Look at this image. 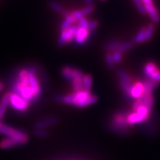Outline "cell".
Returning <instances> with one entry per match:
<instances>
[{"mask_svg": "<svg viewBox=\"0 0 160 160\" xmlns=\"http://www.w3.org/2000/svg\"><path fill=\"white\" fill-rule=\"evenodd\" d=\"M132 1H133V4H134L136 8H137V9L138 10V11H139L141 14L142 15L147 14V13H146L145 7H144L143 3L142 2L141 0H132Z\"/></svg>", "mask_w": 160, "mask_h": 160, "instance_id": "25", "label": "cell"}, {"mask_svg": "<svg viewBox=\"0 0 160 160\" xmlns=\"http://www.w3.org/2000/svg\"><path fill=\"white\" fill-rule=\"evenodd\" d=\"M144 74L148 79L155 81L157 77L160 73V70L157 64L153 62H149L146 63L143 68ZM156 82V81H155Z\"/></svg>", "mask_w": 160, "mask_h": 160, "instance_id": "9", "label": "cell"}, {"mask_svg": "<svg viewBox=\"0 0 160 160\" xmlns=\"http://www.w3.org/2000/svg\"><path fill=\"white\" fill-rule=\"evenodd\" d=\"M117 77H119V81L126 82H131V83L133 82V78L131 77V75H130L128 72H126L122 69L117 70Z\"/></svg>", "mask_w": 160, "mask_h": 160, "instance_id": "16", "label": "cell"}, {"mask_svg": "<svg viewBox=\"0 0 160 160\" xmlns=\"http://www.w3.org/2000/svg\"><path fill=\"white\" fill-rule=\"evenodd\" d=\"M98 25H99V22H98L97 20H91V21H89V25H88L89 31L91 33V32L95 31L96 28L98 27Z\"/></svg>", "mask_w": 160, "mask_h": 160, "instance_id": "30", "label": "cell"}, {"mask_svg": "<svg viewBox=\"0 0 160 160\" xmlns=\"http://www.w3.org/2000/svg\"><path fill=\"white\" fill-rule=\"evenodd\" d=\"M155 81L157 82H160V73L159 74V76L157 77V79H156Z\"/></svg>", "mask_w": 160, "mask_h": 160, "instance_id": "32", "label": "cell"}, {"mask_svg": "<svg viewBox=\"0 0 160 160\" xmlns=\"http://www.w3.org/2000/svg\"><path fill=\"white\" fill-rule=\"evenodd\" d=\"M61 73L62 76L71 83L75 81H82L85 76V73L82 71L70 66H65L62 68Z\"/></svg>", "mask_w": 160, "mask_h": 160, "instance_id": "5", "label": "cell"}, {"mask_svg": "<svg viewBox=\"0 0 160 160\" xmlns=\"http://www.w3.org/2000/svg\"><path fill=\"white\" fill-rule=\"evenodd\" d=\"M145 27H142L137 33V35L133 37V42L134 44H141L144 42V39H145Z\"/></svg>", "mask_w": 160, "mask_h": 160, "instance_id": "21", "label": "cell"}, {"mask_svg": "<svg viewBox=\"0 0 160 160\" xmlns=\"http://www.w3.org/2000/svg\"><path fill=\"white\" fill-rule=\"evenodd\" d=\"M143 84L145 86V93H153V91L157 88L158 86V82L149 79L144 80Z\"/></svg>", "mask_w": 160, "mask_h": 160, "instance_id": "15", "label": "cell"}, {"mask_svg": "<svg viewBox=\"0 0 160 160\" xmlns=\"http://www.w3.org/2000/svg\"><path fill=\"white\" fill-rule=\"evenodd\" d=\"M94 10H95V8L93 7V5H87L86 7L80 9V11H81L84 17H86V16L91 14V13L94 11Z\"/></svg>", "mask_w": 160, "mask_h": 160, "instance_id": "28", "label": "cell"}, {"mask_svg": "<svg viewBox=\"0 0 160 160\" xmlns=\"http://www.w3.org/2000/svg\"><path fill=\"white\" fill-rule=\"evenodd\" d=\"M29 74V84L31 86L32 91H33L36 98L38 100L41 97L42 93V89L41 84L39 80V78L37 77V70L35 67L28 68Z\"/></svg>", "mask_w": 160, "mask_h": 160, "instance_id": "4", "label": "cell"}, {"mask_svg": "<svg viewBox=\"0 0 160 160\" xmlns=\"http://www.w3.org/2000/svg\"><path fill=\"white\" fill-rule=\"evenodd\" d=\"M77 30L78 26L77 25H73L68 28L61 31L59 37L58 39V45L62 47L66 44L72 42L75 39Z\"/></svg>", "mask_w": 160, "mask_h": 160, "instance_id": "6", "label": "cell"}, {"mask_svg": "<svg viewBox=\"0 0 160 160\" xmlns=\"http://www.w3.org/2000/svg\"><path fill=\"white\" fill-rule=\"evenodd\" d=\"M10 92L6 93L0 100V120L5 117L8 105H9Z\"/></svg>", "mask_w": 160, "mask_h": 160, "instance_id": "13", "label": "cell"}, {"mask_svg": "<svg viewBox=\"0 0 160 160\" xmlns=\"http://www.w3.org/2000/svg\"><path fill=\"white\" fill-rule=\"evenodd\" d=\"M48 5L49 7L51 8L53 11L57 12V13H60V14L63 15V13L65 12V10L63 8V6L60 5V4L59 2H57L51 0V1H50L48 2Z\"/></svg>", "mask_w": 160, "mask_h": 160, "instance_id": "19", "label": "cell"}, {"mask_svg": "<svg viewBox=\"0 0 160 160\" xmlns=\"http://www.w3.org/2000/svg\"><path fill=\"white\" fill-rule=\"evenodd\" d=\"M59 122V118L57 117H48L45 119L40 120L35 124V128L38 129H46L47 128L57 124Z\"/></svg>", "mask_w": 160, "mask_h": 160, "instance_id": "12", "label": "cell"}, {"mask_svg": "<svg viewBox=\"0 0 160 160\" xmlns=\"http://www.w3.org/2000/svg\"><path fill=\"white\" fill-rule=\"evenodd\" d=\"M21 145L22 144L17 142V140L11 139V138H7V139H4L0 142V148L8 149Z\"/></svg>", "mask_w": 160, "mask_h": 160, "instance_id": "14", "label": "cell"}, {"mask_svg": "<svg viewBox=\"0 0 160 160\" xmlns=\"http://www.w3.org/2000/svg\"><path fill=\"white\" fill-rule=\"evenodd\" d=\"M101 1H103V2H105V1H106V0H101Z\"/></svg>", "mask_w": 160, "mask_h": 160, "instance_id": "34", "label": "cell"}, {"mask_svg": "<svg viewBox=\"0 0 160 160\" xmlns=\"http://www.w3.org/2000/svg\"><path fill=\"white\" fill-rule=\"evenodd\" d=\"M90 35H91V32L89 31L88 29L81 28H78L77 34L75 37V42L78 45H83L89 39Z\"/></svg>", "mask_w": 160, "mask_h": 160, "instance_id": "11", "label": "cell"}, {"mask_svg": "<svg viewBox=\"0 0 160 160\" xmlns=\"http://www.w3.org/2000/svg\"><path fill=\"white\" fill-rule=\"evenodd\" d=\"M88 25H89V20L87 19L85 17H82L81 19H79L77 22V25L78 28H85L88 29Z\"/></svg>", "mask_w": 160, "mask_h": 160, "instance_id": "26", "label": "cell"}, {"mask_svg": "<svg viewBox=\"0 0 160 160\" xmlns=\"http://www.w3.org/2000/svg\"><path fill=\"white\" fill-rule=\"evenodd\" d=\"M145 93V86H144L143 82L136 81L132 85L131 91H130L129 97L132 99H138L142 97Z\"/></svg>", "mask_w": 160, "mask_h": 160, "instance_id": "10", "label": "cell"}, {"mask_svg": "<svg viewBox=\"0 0 160 160\" xmlns=\"http://www.w3.org/2000/svg\"><path fill=\"white\" fill-rule=\"evenodd\" d=\"M0 133L7 136L8 138L17 140L22 145L28 142L29 140L28 135L25 132L6 125L1 122H0Z\"/></svg>", "mask_w": 160, "mask_h": 160, "instance_id": "3", "label": "cell"}, {"mask_svg": "<svg viewBox=\"0 0 160 160\" xmlns=\"http://www.w3.org/2000/svg\"><path fill=\"white\" fill-rule=\"evenodd\" d=\"M85 1L88 5H92L93 4V0H85Z\"/></svg>", "mask_w": 160, "mask_h": 160, "instance_id": "31", "label": "cell"}, {"mask_svg": "<svg viewBox=\"0 0 160 160\" xmlns=\"http://www.w3.org/2000/svg\"><path fill=\"white\" fill-rule=\"evenodd\" d=\"M105 60L106 64H107L108 67L110 68H114L116 64L114 63V62H113V57H112V54L111 52H107V53H105Z\"/></svg>", "mask_w": 160, "mask_h": 160, "instance_id": "24", "label": "cell"}, {"mask_svg": "<svg viewBox=\"0 0 160 160\" xmlns=\"http://www.w3.org/2000/svg\"><path fill=\"white\" fill-rule=\"evenodd\" d=\"M111 54H112V57H113V62H114L115 64L119 63L123 59V53H120L119 51H116L111 52Z\"/></svg>", "mask_w": 160, "mask_h": 160, "instance_id": "27", "label": "cell"}, {"mask_svg": "<svg viewBox=\"0 0 160 160\" xmlns=\"http://www.w3.org/2000/svg\"><path fill=\"white\" fill-rule=\"evenodd\" d=\"M71 95V104L70 105L74 107L83 108L88 106L93 105L98 101V97L97 95L93 94L90 91H79L77 92L70 93Z\"/></svg>", "mask_w": 160, "mask_h": 160, "instance_id": "2", "label": "cell"}, {"mask_svg": "<svg viewBox=\"0 0 160 160\" xmlns=\"http://www.w3.org/2000/svg\"><path fill=\"white\" fill-rule=\"evenodd\" d=\"M120 44H121V42L118 41V40H113V41L106 43V45H105V49L108 52H111H111L117 51Z\"/></svg>", "mask_w": 160, "mask_h": 160, "instance_id": "20", "label": "cell"}, {"mask_svg": "<svg viewBox=\"0 0 160 160\" xmlns=\"http://www.w3.org/2000/svg\"><path fill=\"white\" fill-rule=\"evenodd\" d=\"M145 7L146 13L149 16L153 23H158L160 20V15L153 0H141Z\"/></svg>", "mask_w": 160, "mask_h": 160, "instance_id": "8", "label": "cell"}, {"mask_svg": "<svg viewBox=\"0 0 160 160\" xmlns=\"http://www.w3.org/2000/svg\"><path fill=\"white\" fill-rule=\"evenodd\" d=\"M155 31V24L150 23L145 27V39L144 42H148L153 36Z\"/></svg>", "mask_w": 160, "mask_h": 160, "instance_id": "17", "label": "cell"}, {"mask_svg": "<svg viewBox=\"0 0 160 160\" xmlns=\"http://www.w3.org/2000/svg\"><path fill=\"white\" fill-rule=\"evenodd\" d=\"M93 85V77L89 74H85L82 80L83 90L91 92Z\"/></svg>", "mask_w": 160, "mask_h": 160, "instance_id": "18", "label": "cell"}, {"mask_svg": "<svg viewBox=\"0 0 160 160\" xmlns=\"http://www.w3.org/2000/svg\"><path fill=\"white\" fill-rule=\"evenodd\" d=\"M3 88H4V85H3V84L1 82H0V91H2Z\"/></svg>", "mask_w": 160, "mask_h": 160, "instance_id": "33", "label": "cell"}, {"mask_svg": "<svg viewBox=\"0 0 160 160\" xmlns=\"http://www.w3.org/2000/svg\"><path fill=\"white\" fill-rule=\"evenodd\" d=\"M34 135L39 137H46L49 135V132L45 129H38L36 128L33 131Z\"/></svg>", "mask_w": 160, "mask_h": 160, "instance_id": "29", "label": "cell"}, {"mask_svg": "<svg viewBox=\"0 0 160 160\" xmlns=\"http://www.w3.org/2000/svg\"><path fill=\"white\" fill-rule=\"evenodd\" d=\"M128 113V111H119L113 113L108 125L110 131L119 136L129 135L131 127L127 122Z\"/></svg>", "mask_w": 160, "mask_h": 160, "instance_id": "1", "label": "cell"}, {"mask_svg": "<svg viewBox=\"0 0 160 160\" xmlns=\"http://www.w3.org/2000/svg\"><path fill=\"white\" fill-rule=\"evenodd\" d=\"M133 48V43L131 42H121L119 48H118L117 51H119L120 53H124V52L128 51Z\"/></svg>", "mask_w": 160, "mask_h": 160, "instance_id": "23", "label": "cell"}, {"mask_svg": "<svg viewBox=\"0 0 160 160\" xmlns=\"http://www.w3.org/2000/svg\"><path fill=\"white\" fill-rule=\"evenodd\" d=\"M133 83L126 82H122V81L119 82V86H120V88H121V89L122 90V91L125 93V94L128 96V97H129L130 91H131L132 85H133Z\"/></svg>", "mask_w": 160, "mask_h": 160, "instance_id": "22", "label": "cell"}, {"mask_svg": "<svg viewBox=\"0 0 160 160\" xmlns=\"http://www.w3.org/2000/svg\"><path fill=\"white\" fill-rule=\"evenodd\" d=\"M29 102L20 97L17 93L10 92L9 96V105L16 111L24 112L28 108Z\"/></svg>", "mask_w": 160, "mask_h": 160, "instance_id": "7", "label": "cell"}]
</instances>
